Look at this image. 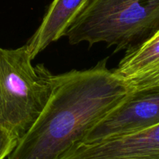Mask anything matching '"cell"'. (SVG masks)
I'll use <instances>...</instances> for the list:
<instances>
[{
    "label": "cell",
    "mask_w": 159,
    "mask_h": 159,
    "mask_svg": "<svg viewBox=\"0 0 159 159\" xmlns=\"http://www.w3.org/2000/svg\"><path fill=\"white\" fill-rule=\"evenodd\" d=\"M107 68V58L86 70L57 75L46 107L7 159H58L130 92Z\"/></svg>",
    "instance_id": "1"
},
{
    "label": "cell",
    "mask_w": 159,
    "mask_h": 159,
    "mask_svg": "<svg viewBox=\"0 0 159 159\" xmlns=\"http://www.w3.org/2000/svg\"><path fill=\"white\" fill-rule=\"evenodd\" d=\"M32 61L26 44L0 48V127L18 141L45 108L57 79L43 64Z\"/></svg>",
    "instance_id": "2"
},
{
    "label": "cell",
    "mask_w": 159,
    "mask_h": 159,
    "mask_svg": "<svg viewBox=\"0 0 159 159\" xmlns=\"http://www.w3.org/2000/svg\"><path fill=\"white\" fill-rule=\"evenodd\" d=\"M159 29V0H92L65 37L71 44L105 43L114 52L132 49Z\"/></svg>",
    "instance_id": "3"
},
{
    "label": "cell",
    "mask_w": 159,
    "mask_h": 159,
    "mask_svg": "<svg viewBox=\"0 0 159 159\" xmlns=\"http://www.w3.org/2000/svg\"><path fill=\"white\" fill-rule=\"evenodd\" d=\"M159 124V88L130 91L80 142H93L139 131Z\"/></svg>",
    "instance_id": "4"
},
{
    "label": "cell",
    "mask_w": 159,
    "mask_h": 159,
    "mask_svg": "<svg viewBox=\"0 0 159 159\" xmlns=\"http://www.w3.org/2000/svg\"><path fill=\"white\" fill-rule=\"evenodd\" d=\"M61 159H159V124L127 134L78 142Z\"/></svg>",
    "instance_id": "5"
},
{
    "label": "cell",
    "mask_w": 159,
    "mask_h": 159,
    "mask_svg": "<svg viewBox=\"0 0 159 159\" xmlns=\"http://www.w3.org/2000/svg\"><path fill=\"white\" fill-rule=\"evenodd\" d=\"M113 71L130 91L159 88V29L140 45L125 51Z\"/></svg>",
    "instance_id": "6"
},
{
    "label": "cell",
    "mask_w": 159,
    "mask_h": 159,
    "mask_svg": "<svg viewBox=\"0 0 159 159\" xmlns=\"http://www.w3.org/2000/svg\"><path fill=\"white\" fill-rule=\"evenodd\" d=\"M92 0H53L41 23L26 43L34 60L51 43L65 37Z\"/></svg>",
    "instance_id": "7"
},
{
    "label": "cell",
    "mask_w": 159,
    "mask_h": 159,
    "mask_svg": "<svg viewBox=\"0 0 159 159\" xmlns=\"http://www.w3.org/2000/svg\"><path fill=\"white\" fill-rule=\"evenodd\" d=\"M17 142L18 141L13 136L0 127V159L7 158Z\"/></svg>",
    "instance_id": "8"
}]
</instances>
